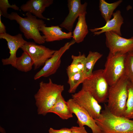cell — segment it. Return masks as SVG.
Masks as SVG:
<instances>
[{
	"label": "cell",
	"mask_w": 133,
	"mask_h": 133,
	"mask_svg": "<svg viewBox=\"0 0 133 133\" xmlns=\"http://www.w3.org/2000/svg\"><path fill=\"white\" fill-rule=\"evenodd\" d=\"M95 119L100 133H133V120L114 115L105 104L100 117Z\"/></svg>",
	"instance_id": "obj_1"
},
{
	"label": "cell",
	"mask_w": 133,
	"mask_h": 133,
	"mask_svg": "<svg viewBox=\"0 0 133 133\" xmlns=\"http://www.w3.org/2000/svg\"><path fill=\"white\" fill-rule=\"evenodd\" d=\"M39 88L34 95L38 114L46 115L53 106L58 96L64 90V86L54 83L51 79L39 83Z\"/></svg>",
	"instance_id": "obj_2"
},
{
	"label": "cell",
	"mask_w": 133,
	"mask_h": 133,
	"mask_svg": "<svg viewBox=\"0 0 133 133\" xmlns=\"http://www.w3.org/2000/svg\"><path fill=\"white\" fill-rule=\"evenodd\" d=\"M129 81L125 74L114 85L110 86L106 106L115 115L124 116L128 97V86Z\"/></svg>",
	"instance_id": "obj_3"
},
{
	"label": "cell",
	"mask_w": 133,
	"mask_h": 133,
	"mask_svg": "<svg viewBox=\"0 0 133 133\" xmlns=\"http://www.w3.org/2000/svg\"><path fill=\"white\" fill-rule=\"evenodd\" d=\"M26 17L23 18L16 12H13L8 14L6 18L15 20L19 24L20 31L27 39H33L35 43L41 44L46 42L40 33L39 29L46 25L42 19H37L35 16L27 12Z\"/></svg>",
	"instance_id": "obj_4"
},
{
	"label": "cell",
	"mask_w": 133,
	"mask_h": 133,
	"mask_svg": "<svg viewBox=\"0 0 133 133\" xmlns=\"http://www.w3.org/2000/svg\"><path fill=\"white\" fill-rule=\"evenodd\" d=\"M109 87L103 69H100L93 72L91 76L84 80L82 89L89 92L100 103L107 100Z\"/></svg>",
	"instance_id": "obj_5"
},
{
	"label": "cell",
	"mask_w": 133,
	"mask_h": 133,
	"mask_svg": "<svg viewBox=\"0 0 133 133\" xmlns=\"http://www.w3.org/2000/svg\"><path fill=\"white\" fill-rule=\"evenodd\" d=\"M126 54L109 52L103 70L110 86L115 84L125 74Z\"/></svg>",
	"instance_id": "obj_6"
},
{
	"label": "cell",
	"mask_w": 133,
	"mask_h": 133,
	"mask_svg": "<svg viewBox=\"0 0 133 133\" xmlns=\"http://www.w3.org/2000/svg\"><path fill=\"white\" fill-rule=\"evenodd\" d=\"M75 43L73 39L66 43L58 50H55L53 55L47 61L43 67L34 75V79L36 80L42 77H47L55 73L61 65L62 56Z\"/></svg>",
	"instance_id": "obj_7"
},
{
	"label": "cell",
	"mask_w": 133,
	"mask_h": 133,
	"mask_svg": "<svg viewBox=\"0 0 133 133\" xmlns=\"http://www.w3.org/2000/svg\"><path fill=\"white\" fill-rule=\"evenodd\" d=\"M20 49L27 52L32 58L34 62V70L44 66L55 51L45 46L38 45L32 42H27Z\"/></svg>",
	"instance_id": "obj_8"
},
{
	"label": "cell",
	"mask_w": 133,
	"mask_h": 133,
	"mask_svg": "<svg viewBox=\"0 0 133 133\" xmlns=\"http://www.w3.org/2000/svg\"><path fill=\"white\" fill-rule=\"evenodd\" d=\"M105 34L106 44L109 52L127 54L133 51V36L130 38H125L111 31L106 32Z\"/></svg>",
	"instance_id": "obj_9"
},
{
	"label": "cell",
	"mask_w": 133,
	"mask_h": 133,
	"mask_svg": "<svg viewBox=\"0 0 133 133\" xmlns=\"http://www.w3.org/2000/svg\"><path fill=\"white\" fill-rule=\"evenodd\" d=\"M72 98L82 107L94 119L100 116L101 106L97 100L88 92L81 89L72 95Z\"/></svg>",
	"instance_id": "obj_10"
},
{
	"label": "cell",
	"mask_w": 133,
	"mask_h": 133,
	"mask_svg": "<svg viewBox=\"0 0 133 133\" xmlns=\"http://www.w3.org/2000/svg\"><path fill=\"white\" fill-rule=\"evenodd\" d=\"M73 114L77 117V123L80 126H87L91 130L92 133H100V128L95 120L80 105L72 98L67 101Z\"/></svg>",
	"instance_id": "obj_11"
},
{
	"label": "cell",
	"mask_w": 133,
	"mask_h": 133,
	"mask_svg": "<svg viewBox=\"0 0 133 133\" xmlns=\"http://www.w3.org/2000/svg\"><path fill=\"white\" fill-rule=\"evenodd\" d=\"M0 38L4 39L7 41L10 53V56L8 58L1 59L3 65H10L16 68L17 51L19 48H20L27 41L24 39L22 34L20 33L14 36L12 35L7 33L0 34Z\"/></svg>",
	"instance_id": "obj_12"
},
{
	"label": "cell",
	"mask_w": 133,
	"mask_h": 133,
	"mask_svg": "<svg viewBox=\"0 0 133 133\" xmlns=\"http://www.w3.org/2000/svg\"><path fill=\"white\" fill-rule=\"evenodd\" d=\"M67 2L69 13L59 26L72 32L74 24L80 15L86 14L87 3L85 2L82 4L81 0H68Z\"/></svg>",
	"instance_id": "obj_13"
},
{
	"label": "cell",
	"mask_w": 133,
	"mask_h": 133,
	"mask_svg": "<svg viewBox=\"0 0 133 133\" xmlns=\"http://www.w3.org/2000/svg\"><path fill=\"white\" fill-rule=\"evenodd\" d=\"M53 0H29L22 5L20 9L24 12H29L40 19L50 20L44 17L42 13L46 8L53 3Z\"/></svg>",
	"instance_id": "obj_14"
},
{
	"label": "cell",
	"mask_w": 133,
	"mask_h": 133,
	"mask_svg": "<svg viewBox=\"0 0 133 133\" xmlns=\"http://www.w3.org/2000/svg\"><path fill=\"white\" fill-rule=\"evenodd\" d=\"M113 18L106 22L105 25L101 27L90 29L94 35H98L104 33L111 31L121 36L120 31L121 26L123 23V19L120 11L117 10L114 13Z\"/></svg>",
	"instance_id": "obj_15"
},
{
	"label": "cell",
	"mask_w": 133,
	"mask_h": 133,
	"mask_svg": "<svg viewBox=\"0 0 133 133\" xmlns=\"http://www.w3.org/2000/svg\"><path fill=\"white\" fill-rule=\"evenodd\" d=\"M39 30L43 34L42 36L47 42L70 39L73 37L72 32L67 33L63 32L62 28L58 25L48 27L45 25L40 28Z\"/></svg>",
	"instance_id": "obj_16"
},
{
	"label": "cell",
	"mask_w": 133,
	"mask_h": 133,
	"mask_svg": "<svg viewBox=\"0 0 133 133\" xmlns=\"http://www.w3.org/2000/svg\"><path fill=\"white\" fill-rule=\"evenodd\" d=\"M52 113L58 115L63 120H67L73 117V113L71 111L67 101L60 94L56 101L48 113Z\"/></svg>",
	"instance_id": "obj_17"
},
{
	"label": "cell",
	"mask_w": 133,
	"mask_h": 133,
	"mask_svg": "<svg viewBox=\"0 0 133 133\" xmlns=\"http://www.w3.org/2000/svg\"><path fill=\"white\" fill-rule=\"evenodd\" d=\"M86 15L85 14L80 15L75 28L72 33L73 39L77 43L82 42L88 33Z\"/></svg>",
	"instance_id": "obj_18"
},
{
	"label": "cell",
	"mask_w": 133,
	"mask_h": 133,
	"mask_svg": "<svg viewBox=\"0 0 133 133\" xmlns=\"http://www.w3.org/2000/svg\"><path fill=\"white\" fill-rule=\"evenodd\" d=\"M86 57L84 53L82 54L80 52L78 56L72 55V62L66 69L68 76L84 72Z\"/></svg>",
	"instance_id": "obj_19"
},
{
	"label": "cell",
	"mask_w": 133,
	"mask_h": 133,
	"mask_svg": "<svg viewBox=\"0 0 133 133\" xmlns=\"http://www.w3.org/2000/svg\"><path fill=\"white\" fill-rule=\"evenodd\" d=\"M122 1V0H119L113 3H109L105 0H100L99 10L106 22L111 19L114 11Z\"/></svg>",
	"instance_id": "obj_20"
},
{
	"label": "cell",
	"mask_w": 133,
	"mask_h": 133,
	"mask_svg": "<svg viewBox=\"0 0 133 133\" xmlns=\"http://www.w3.org/2000/svg\"><path fill=\"white\" fill-rule=\"evenodd\" d=\"M34 65L33 60L26 52L23 51L21 55L17 57L16 68L19 71L27 72L31 70Z\"/></svg>",
	"instance_id": "obj_21"
},
{
	"label": "cell",
	"mask_w": 133,
	"mask_h": 133,
	"mask_svg": "<svg viewBox=\"0 0 133 133\" xmlns=\"http://www.w3.org/2000/svg\"><path fill=\"white\" fill-rule=\"evenodd\" d=\"M102 54L97 52L90 51L86 57L84 73L86 78L91 75L96 63L102 56Z\"/></svg>",
	"instance_id": "obj_22"
},
{
	"label": "cell",
	"mask_w": 133,
	"mask_h": 133,
	"mask_svg": "<svg viewBox=\"0 0 133 133\" xmlns=\"http://www.w3.org/2000/svg\"><path fill=\"white\" fill-rule=\"evenodd\" d=\"M68 83L69 86L68 92L73 93L75 92L77 87L82 83L86 78L84 72H81L68 76Z\"/></svg>",
	"instance_id": "obj_23"
},
{
	"label": "cell",
	"mask_w": 133,
	"mask_h": 133,
	"mask_svg": "<svg viewBox=\"0 0 133 133\" xmlns=\"http://www.w3.org/2000/svg\"><path fill=\"white\" fill-rule=\"evenodd\" d=\"M128 97L126 109L124 116L130 119H133V83L129 81L128 86Z\"/></svg>",
	"instance_id": "obj_24"
},
{
	"label": "cell",
	"mask_w": 133,
	"mask_h": 133,
	"mask_svg": "<svg viewBox=\"0 0 133 133\" xmlns=\"http://www.w3.org/2000/svg\"><path fill=\"white\" fill-rule=\"evenodd\" d=\"M125 74L129 81L133 83V51L126 54Z\"/></svg>",
	"instance_id": "obj_25"
},
{
	"label": "cell",
	"mask_w": 133,
	"mask_h": 133,
	"mask_svg": "<svg viewBox=\"0 0 133 133\" xmlns=\"http://www.w3.org/2000/svg\"><path fill=\"white\" fill-rule=\"evenodd\" d=\"M9 8L17 11L20 9L15 4H10L8 0H0V15L6 18L8 14L7 11Z\"/></svg>",
	"instance_id": "obj_26"
},
{
	"label": "cell",
	"mask_w": 133,
	"mask_h": 133,
	"mask_svg": "<svg viewBox=\"0 0 133 133\" xmlns=\"http://www.w3.org/2000/svg\"><path fill=\"white\" fill-rule=\"evenodd\" d=\"M49 133H71L70 128H64L59 130H56L50 128L48 130Z\"/></svg>",
	"instance_id": "obj_27"
},
{
	"label": "cell",
	"mask_w": 133,
	"mask_h": 133,
	"mask_svg": "<svg viewBox=\"0 0 133 133\" xmlns=\"http://www.w3.org/2000/svg\"><path fill=\"white\" fill-rule=\"evenodd\" d=\"M71 133H89L84 126H73L70 128Z\"/></svg>",
	"instance_id": "obj_28"
},
{
	"label": "cell",
	"mask_w": 133,
	"mask_h": 133,
	"mask_svg": "<svg viewBox=\"0 0 133 133\" xmlns=\"http://www.w3.org/2000/svg\"><path fill=\"white\" fill-rule=\"evenodd\" d=\"M1 16L0 15V34L6 33L5 27L1 21Z\"/></svg>",
	"instance_id": "obj_29"
}]
</instances>
